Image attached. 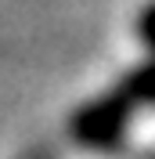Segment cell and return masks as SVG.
Returning <instances> with one entry per match:
<instances>
[{
	"mask_svg": "<svg viewBox=\"0 0 155 159\" xmlns=\"http://www.w3.org/2000/svg\"><path fill=\"white\" fill-rule=\"evenodd\" d=\"M130 119H134V109L108 87L105 94H97L87 105H79L76 116H72V123H69V130H72V138H76L79 145L105 148V145H112V141H119L126 134Z\"/></svg>",
	"mask_w": 155,
	"mask_h": 159,
	"instance_id": "obj_1",
	"label": "cell"
},
{
	"mask_svg": "<svg viewBox=\"0 0 155 159\" xmlns=\"http://www.w3.org/2000/svg\"><path fill=\"white\" fill-rule=\"evenodd\" d=\"M137 40L144 43V51H148V58H155V4H148L141 15H137Z\"/></svg>",
	"mask_w": 155,
	"mask_h": 159,
	"instance_id": "obj_2",
	"label": "cell"
}]
</instances>
